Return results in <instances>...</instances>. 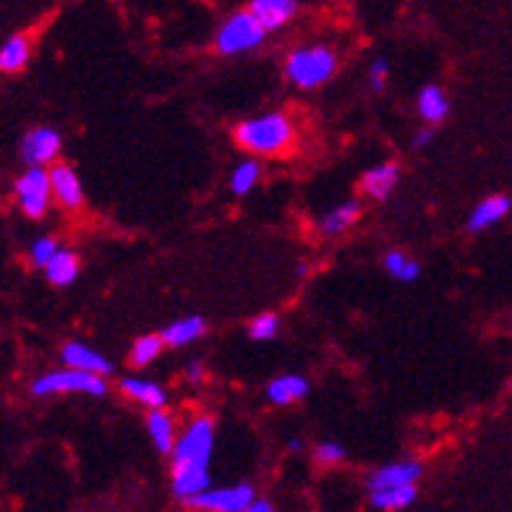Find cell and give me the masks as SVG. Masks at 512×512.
Listing matches in <instances>:
<instances>
[{
    "instance_id": "1",
    "label": "cell",
    "mask_w": 512,
    "mask_h": 512,
    "mask_svg": "<svg viewBox=\"0 0 512 512\" xmlns=\"http://www.w3.org/2000/svg\"><path fill=\"white\" fill-rule=\"evenodd\" d=\"M236 142L249 152L259 155H285L293 144V126L280 113L251 118L236 128Z\"/></svg>"
},
{
    "instance_id": "2",
    "label": "cell",
    "mask_w": 512,
    "mask_h": 512,
    "mask_svg": "<svg viewBox=\"0 0 512 512\" xmlns=\"http://www.w3.org/2000/svg\"><path fill=\"white\" fill-rule=\"evenodd\" d=\"M337 58L330 48L324 45H314V48H301L293 50L288 55V79L301 89H314L324 81H330V76L335 74Z\"/></svg>"
},
{
    "instance_id": "3",
    "label": "cell",
    "mask_w": 512,
    "mask_h": 512,
    "mask_svg": "<svg viewBox=\"0 0 512 512\" xmlns=\"http://www.w3.org/2000/svg\"><path fill=\"white\" fill-rule=\"evenodd\" d=\"M61 392H87V395H105L108 392V382L102 379V374L84 369H68L50 371V374H42L32 382V395L37 398H48V395H61Z\"/></svg>"
},
{
    "instance_id": "4",
    "label": "cell",
    "mask_w": 512,
    "mask_h": 512,
    "mask_svg": "<svg viewBox=\"0 0 512 512\" xmlns=\"http://www.w3.org/2000/svg\"><path fill=\"white\" fill-rule=\"evenodd\" d=\"M264 37H267V29L262 27V21L251 11H238L217 32V50L223 55L246 53V50L262 45Z\"/></svg>"
},
{
    "instance_id": "5",
    "label": "cell",
    "mask_w": 512,
    "mask_h": 512,
    "mask_svg": "<svg viewBox=\"0 0 512 512\" xmlns=\"http://www.w3.org/2000/svg\"><path fill=\"white\" fill-rule=\"evenodd\" d=\"M212 445H215V424L209 418H196L173 447V465L207 468Z\"/></svg>"
},
{
    "instance_id": "6",
    "label": "cell",
    "mask_w": 512,
    "mask_h": 512,
    "mask_svg": "<svg viewBox=\"0 0 512 512\" xmlns=\"http://www.w3.org/2000/svg\"><path fill=\"white\" fill-rule=\"evenodd\" d=\"M16 199L21 212L32 220H40L50 207L53 186H50V170L45 165H29V170L16 181Z\"/></svg>"
},
{
    "instance_id": "7",
    "label": "cell",
    "mask_w": 512,
    "mask_h": 512,
    "mask_svg": "<svg viewBox=\"0 0 512 512\" xmlns=\"http://www.w3.org/2000/svg\"><path fill=\"white\" fill-rule=\"evenodd\" d=\"M251 502H254V489L249 484L230 486V489H204L189 499V505L217 512H243L249 510Z\"/></svg>"
},
{
    "instance_id": "8",
    "label": "cell",
    "mask_w": 512,
    "mask_h": 512,
    "mask_svg": "<svg viewBox=\"0 0 512 512\" xmlns=\"http://www.w3.org/2000/svg\"><path fill=\"white\" fill-rule=\"evenodd\" d=\"M63 147L61 134L55 128H34L21 139V157L27 165H48Z\"/></svg>"
},
{
    "instance_id": "9",
    "label": "cell",
    "mask_w": 512,
    "mask_h": 512,
    "mask_svg": "<svg viewBox=\"0 0 512 512\" xmlns=\"http://www.w3.org/2000/svg\"><path fill=\"white\" fill-rule=\"evenodd\" d=\"M50 186H53L55 202L61 207L79 209L81 202H84V189H81L79 176L68 165H53L50 168Z\"/></svg>"
},
{
    "instance_id": "10",
    "label": "cell",
    "mask_w": 512,
    "mask_h": 512,
    "mask_svg": "<svg viewBox=\"0 0 512 512\" xmlns=\"http://www.w3.org/2000/svg\"><path fill=\"white\" fill-rule=\"evenodd\" d=\"M249 11L262 21L267 32H275L296 16L298 0H251Z\"/></svg>"
},
{
    "instance_id": "11",
    "label": "cell",
    "mask_w": 512,
    "mask_h": 512,
    "mask_svg": "<svg viewBox=\"0 0 512 512\" xmlns=\"http://www.w3.org/2000/svg\"><path fill=\"white\" fill-rule=\"evenodd\" d=\"M421 479V465L418 463H392L379 468L374 476L369 479L371 492H379V489H392V486H408L416 484Z\"/></svg>"
},
{
    "instance_id": "12",
    "label": "cell",
    "mask_w": 512,
    "mask_h": 512,
    "mask_svg": "<svg viewBox=\"0 0 512 512\" xmlns=\"http://www.w3.org/2000/svg\"><path fill=\"white\" fill-rule=\"evenodd\" d=\"M510 209L512 202L507 196H489V199H484V202L471 212V217H468V230L479 233V230L492 228V225H497L499 220H505V217L510 215Z\"/></svg>"
},
{
    "instance_id": "13",
    "label": "cell",
    "mask_w": 512,
    "mask_h": 512,
    "mask_svg": "<svg viewBox=\"0 0 512 512\" xmlns=\"http://www.w3.org/2000/svg\"><path fill=\"white\" fill-rule=\"evenodd\" d=\"M209 489V471L196 465H173V494L189 502L194 494Z\"/></svg>"
},
{
    "instance_id": "14",
    "label": "cell",
    "mask_w": 512,
    "mask_h": 512,
    "mask_svg": "<svg viewBox=\"0 0 512 512\" xmlns=\"http://www.w3.org/2000/svg\"><path fill=\"white\" fill-rule=\"evenodd\" d=\"M61 358L66 361L68 366H74V369H84V371H95V374H110L113 371V364H110L108 358L102 356V353L92 351L87 345L81 343H66L61 351Z\"/></svg>"
},
{
    "instance_id": "15",
    "label": "cell",
    "mask_w": 512,
    "mask_h": 512,
    "mask_svg": "<svg viewBox=\"0 0 512 512\" xmlns=\"http://www.w3.org/2000/svg\"><path fill=\"white\" fill-rule=\"evenodd\" d=\"M400 181V168L395 162H387V165H377L371 168L369 173L361 181V189L371 196V199H387L392 194V189L398 186Z\"/></svg>"
},
{
    "instance_id": "16",
    "label": "cell",
    "mask_w": 512,
    "mask_h": 512,
    "mask_svg": "<svg viewBox=\"0 0 512 512\" xmlns=\"http://www.w3.org/2000/svg\"><path fill=\"white\" fill-rule=\"evenodd\" d=\"M45 275H48V280L53 285L66 288V285H71L79 277V256L74 251L58 249L53 259L45 264Z\"/></svg>"
},
{
    "instance_id": "17",
    "label": "cell",
    "mask_w": 512,
    "mask_h": 512,
    "mask_svg": "<svg viewBox=\"0 0 512 512\" xmlns=\"http://www.w3.org/2000/svg\"><path fill=\"white\" fill-rule=\"evenodd\" d=\"M309 392V382L304 377H296V374H285V377L272 379L270 387H267V398L277 405H288L293 400L304 398Z\"/></svg>"
},
{
    "instance_id": "18",
    "label": "cell",
    "mask_w": 512,
    "mask_h": 512,
    "mask_svg": "<svg viewBox=\"0 0 512 512\" xmlns=\"http://www.w3.org/2000/svg\"><path fill=\"white\" fill-rule=\"evenodd\" d=\"M418 113H421V118L429 123L445 121L447 113H450V102H447L445 92L439 87H434V84L421 89V95H418Z\"/></svg>"
},
{
    "instance_id": "19",
    "label": "cell",
    "mask_w": 512,
    "mask_h": 512,
    "mask_svg": "<svg viewBox=\"0 0 512 512\" xmlns=\"http://www.w3.org/2000/svg\"><path fill=\"white\" fill-rule=\"evenodd\" d=\"M29 63V40L24 34H16L3 42L0 48V71L3 74H16Z\"/></svg>"
},
{
    "instance_id": "20",
    "label": "cell",
    "mask_w": 512,
    "mask_h": 512,
    "mask_svg": "<svg viewBox=\"0 0 512 512\" xmlns=\"http://www.w3.org/2000/svg\"><path fill=\"white\" fill-rule=\"evenodd\" d=\"M123 392L128 398L139 400V403L149 405V408H162L168 403V395L157 382H147V379H123L121 382Z\"/></svg>"
},
{
    "instance_id": "21",
    "label": "cell",
    "mask_w": 512,
    "mask_h": 512,
    "mask_svg": "<svg viewBox=\"0 0 512 512\" xmlns=\"http://www.w3.org/2000/svg\"><path fill=\"white\" fill-rule=\"evenodd\" d=\"M207 332V322H204L202 317H186L181 319V322L170 324L168 330L162 332V340L168 345H189L194 343V340H199V337Z\"/></svg>"
},
{
    "instance_id": "22",
    "label": "cell",
    "mask_w": 512,
    "mask_h": 512,
    "mask_svg": "<svg viewBox=\"0 0 512 512\" xmlns=\"http://www.w3.org/2000/svg\"><path fill=\"white\" fill-rule=\"evenodd\" d=\"M147 424H149V437H152L157 450L173 452V447H176V429H173V421H170L168 413H162L160 408H152Z\"/></svg>"
},
{
    "instance_id": "23",
    "label": "cell",
    "mask_w": 512,
    "mask_h": 512,
    "mask_svg": "<svg viewBox=\"0 0 512 512\" xmlns=\"http://www.w3.org/2000/svg\"><path fill=\"white\" fill-rule=\"evenodd\" d=\"M416 499V484L392 486V489H379L371 492V505L377 510H403Z\"/></svg>"
},
{
    "instance_id": "24",
    "label": "cell",
    "mask_w": 512,
    "mask_h": 512,
    "mask_svg": "<svg viewBox=\"0 0 512 512\" xmlns=\"http://www.w3.org/2000/svg\"><path fill=\"white\" fill-rule=\"evenodd\" d=\"M361 215V204L358 202H343L340 207H335L330 215H324L322 220V233L327 236H337V233H343V230L351 228L353 223Z\"/></svg>"
},
{
    "instance_id": "25",
    "label": "cell",
    "mask_w": 512,
    "mask_h": 512,
    "mask_svg": "<svg viewBox=\"0 0 512 512\" xmlns=\"http://www.w3.org/2000/svg\"><path fill=\"white\" fill-rule=\"evenodd\" d=\"M384 270L390 272L395 280H405V283H413L421 275L418 262H413L411 256H405L403 251H390V254L384 256Z\"/></svg>"
},
{
    "instance_id": "26",
    "label": "cell",
    "mask_w": 512,
    "mask_h": 512,
    "mask_svg": "<svg viewBox=\"0 0 512 512\" xmlns=\"http://www.w3.org/2000/svg\"><path fill=\"white\" fill-rule=\"evenodd\" d=\"M256 181H259V165L251 160H246V162H241L236 170H233L230 189H233V194H249V191L256 186Z\"/></svg>"
},
{
    "instance_id": "27",
    "label": "cell",
    "mask_w": 512,
    "mask_h": 512,
    "mask_svg": "<svg viewBox=\"0 0 512 512\" xmlns=\"http://www.w3.org/2000/svg\"><path fill=\"white\" fill-rule=\"evenodd\" d=\"M162 335H147L142 337V340H136V345L131 348V364L134 366H147L149 361H155L157 353L162 351Z\"/></svg>"
},
{
    "instance_id": "28",
    "label": "cell",
    "mask_w": 512,
    "mask_h": 512,
    "mask_svg": "<svg viewBox=\"0 0 512 512\" xmlns=\"http://www.w3.org/2000/svg\"><path fill=\"white\" fill-rule=\"evenodd\" d=\"M280 332V319L275 314H262L249 324L251 340H272Z\"/></svg>"
},
{
    "instance_id": "29",
    "label": "cell",
    "mask_w": 512,
    "mask_h": 512,
    "mask_svg": "<svg viewBox=\"0 0 512 512\" xmlns=\"http://www.w3.org/2000/svg\"><path fill=\"white\" fill-rule=\"evenodd\" d=\"M61 249V246H58V241H55V238H40V241H34V246H32V264L34 267H42V270H45V264L50 262V259H53L55 256V251Z\"/></svg>"
},
{
    "instance_id": "30",
    "label": "cell",
    "mask_w": 512,
    "mask_h": 512,
    "mask_svg": "<svg viewBox=\"0 0 512 512\" xmlns=\"http://www.w3.org/2000/svg\"><path fill=\"white\" fill-rule=\"evenodd\" d=\"M345 458V450L343 445H337V442H322L317 447V460L322 465H335Z\"/></svg>"
},
{
    "instance_id": "31",
    "label": "cell",
    "mask_w": 512,
    "mask_h": 512,
    "mask_svg": "<svg viewBox=\"0 0 512 512\" xmlns=\"http://www.w3.org/2000/svg\"><path fill=\"white\" fill-rule=\"evenodd\" d=\"M387 74H390V68H387V61H377L374 66H371V74H369V81L371 87L377 89H384V81H387Z\"/></svg>"
},
{
    "instance_id": "32",
    "label": "cell",
    "mask_w": 512,
    "mask_h": 512,
    "mask_svg": "<svg viewBox=\"0 0 512 512\" xmlns=\"http://www.w3.org/2000/svg\"><path fill=\"white\" fill-rule=\"evenodd\" d=\"M432 131H421V134L416 136V139H413V144H416V147H426V144L432 142Z\"/></svg>"
},
{
    "instance_id": "33",
    "label": "cell",
    "mask_w": 512,
    "mask_h": 512,
    "mask_svg": "<svg viewBox=\"0 0 512 512\" xmlns=\"http://www.w3.org/2000/svg\"><path fill=\"white\" fill-rule=\"evenodd\" d=\"M270 510H272V505H270V502H264V499H262V502H256V499H254V502L249 505V512H270Z\"/></svg>"
},
{
    "instance_id": "34",
    "label": "cell",
    "mask_w": 512,
    "mask_h": 512,
    "mask_svg": "<svg viewBox=\"0 0 512 512\" xmlns=\"http://www.w3.org/2000/svg\"><path fill=\"white\" fill-rule=\"evenodd\" d=\"M199 377H202V369H199V366H191L189 379H199Z\"/></svg>"
}]
</instances>
